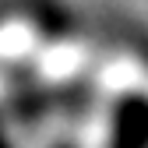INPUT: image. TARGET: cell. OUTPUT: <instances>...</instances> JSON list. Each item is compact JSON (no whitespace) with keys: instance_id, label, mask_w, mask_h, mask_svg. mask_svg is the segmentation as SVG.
Here are the masks:
<instances>
[{"instance_id":"1","label":"cell","mask_w":148,"mask_h":148,"mask_svg":"<svg viewBox=\"0 0 148 148\" xmlns=\"http://www.w3.org/2000/svg\"><path fill=\"white\" fill-rule=\"evenodd\" d=\"M88 120V148H148V78L134 60H113L99 71Z\"/></svg>"}]
</instances>
